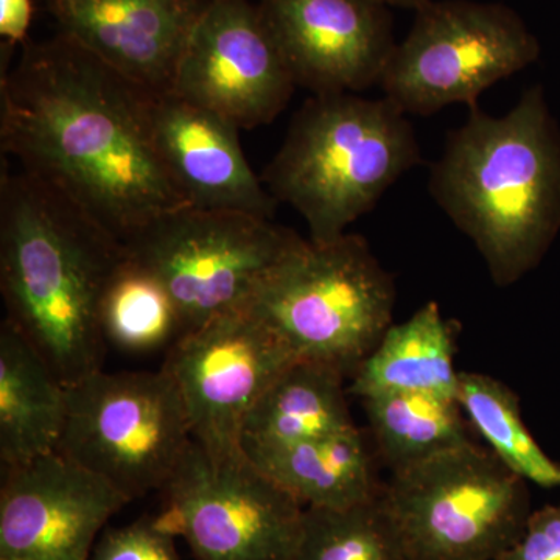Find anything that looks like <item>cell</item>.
I'll list each match as a JSON object with an SVG mask.
<instances>
[{
	"instance_id": "1",
	"label": "cell",
	"mask_w": 560,
	"mask_h": 560,
	"mask_svg": "<svg viewBox=\"0 0 560 560\" xmlns=\"http://www.w3.org/2000/svg\"><path fill=\"white\" fill-rule=\"evenodd\" d=\"M0 145L124 243L190 208L154 150L147 90L62 32L2 73Z\"/></svg>"
},
{
	"instance_id": "2",
	"label": "cell",
	"mask_w": 560,
	"mask_h": 560,
	"mask_svg": "<svg viewBox=\"0 0 560 560\" xmlns=\"http://www.w3.org/2000/svg\"><path fill=\"white\" fill-rule=\"evenodd\" d=\"M125 243L28 173L0 178L7 318L68 388L103 370L102 301Z\"/></svg>"
},
{
	"instance_id": "3",
	"label": "cell",
	"mask_w": 560,
	"mask_h": 560,
	"mask_svg": "<svg viewBox=\"0 0 560 560\" xmlns=\"http://www.w3.org/2000/svg\"><path fill=\"white\" fill-rule=\"evenodd\" d=\"M429 190L497 287L533 271L560 231V128L544 88L523 92L504 116L470 108L448 132Z\"/></svg>"
},
{
	"instance_id": "4",
	"label": "cell",
	"mask_w": 560,
	"mask_h": 560,
	"mask_svg": "<svg viewBox=\"0 0 560 560\" xmlns=\"http://www.w3.org/2000/svg\"><path fill=\"white\" fill-rule=\"evenodd\" d=\"M422 161L411 121L388 98L313 95L260 178L305 220L312 242L327 243Z\"/></svg>"
},
{
	"instance_id": "5",
	"label": "cell",
	"mask_w": 560,
	"mask_h": 560,
	"mask_svg": "<svg viewBox=\"0 0 560 560\" xmlns=\"http://www.w3.org/2000/svg\"><path fill=\"white\" fill-rule=\"evenodd\" d=\"M393 275L360 234L304 241L261 285L250 305L298 359L350 378L394 323Z\"/></svg>"
},
{
	"instance_id": "6",
	"label": "cell",
	"mask_w": 560,
	"mask_h": 560,
	"mask_svg": "<svg viewBox=\"0 0 560 560\" xmlns=\"http://www.w3.org/2000/svg\"><path fill=\"white\" fill-rule=\"evenodd\" d=\"M304 241L253 213L184 208L161 217L125 246L171 294L184 337L250 304Z\"/></svg>"
},
{
	"instance_id": "7",
	"label": "cell",
	"mask_w": 560,
	"mask_h": 560,
	"mask_svg": "<svg viewBox=\"0 0 560 560\" xmlns=\"http://www.w3.org/2000/svg\"><path fill=\"white\" fill-rule=\"evenodd\" d=\"M526 485L474 441L390 474L383 495L415 560H497L533 512Z\"/></svg>"
},
{
	"instance_id": "8",
	"label": "cell",
	"mask_w": 560,
	"mask_h": 560,
	"mask_svg": "<svg viewBox=\"0 0 560 560\" xmlns=\"http://www.w3.org/2000/svg\"><path fill=\"white\" fill-rule=\"evenodd\" d=\"M415 13L378 84L405 114L475 108L482 92L539 60V39L504 3L429 0Z\"/></svg>"
},
{
	"instance_id": "9",
	"label": "cell",
	"mask_w": 560,
	"mask_h": 560,
	"mask_svg": "<svg viewBox=\"0 0 560 560\" xmlns=\"http://www.w3.org/2000/svg\"><path fill=\"white\" fill-rule=\"evenodd\" d=\"M191 440L178 386L167 371H98L69 388L58 452L132 501L172 480Z\"/></svg>"
},
{
	"instance_id": "10",
	"label": "cell",
	"mask_w": 560,
	"mask_h": 560,
	"mask_svg": "<svg viewBox=\"0 0 560 560\" xmlns=\"http://www.w3.org/2000/svg\"><path fill=\"white\" fill-rule=\"evenodd\" d=\"M156 522L195 560H294L304 511L248 458L213 459L191 441Z\"/></svg>"
},
{
	"instance_id": "11",
	"label": "cell",
	"mask_w": 560,
	"mask_h": 560,
	"mask_svg": "<svg viewBox=\"0 0 560 560\" xmlns=\"http://www.w3.org/2000/svg\"><path fill=\"white\" fill-rule=\"evenodd\" d=\"M300 360L253 305L217 316L180 337L162 370L171 374L191 440L213 459L245 456L246 419L272 382Z\"/></svg>"
},
{
	"instance_id": "12",
	"label": "cell",
	"mask_w": 560,
	"mask_h": 560,
	"mask_svg": "<svg viewBox=\"0 0 560 560\" xmlns=\"http://www.w3.org/2000/svg\"><path fill=\"white\" fill-rule=\"evenodd\" d=\"M296 88L259 7L248 0H209L171 90L238 130H253L271 124Z\"/></svg>"
},
{
	"instance_id": "13",
	"label": "cell",
	"mask_w": 560,
	"mask_h": 560,
	"mask_svg": "<svg viewBox=\"0 0 560 560\" xmlns=\"http://www.w3.org/2000/svg\"><path fill=\"white\" fill-rule=\"evenodd\" d=\"M130 500L60 452L2 470L0 559L90 560Z\"/></svg>"
},
{
	"instance_id": "14",
	"label": "cell",
	"mask_w": 560,
	"mask_h": 560,
	"mask_svg": "<svg viewBox=\"0 0 560 560\" xmlns=\"http://www.w3.org/2000/svg\"><path fill=\"white\" fill-rule=\"evenodd\" d=\"M261 18L296 86L313 95L378 86L397 43L375 0H260Z\"/></svg>"
},
{
	"instance_id": "15",
	"label": "cell",
	"mask_w": 560,
	"mask_h": 560,
	"mask_svg": "<svg viewBox=\"0 0 560 560\" xmlns=\"http://www.w3.org/2000/svg\"><path fill=\"white\" fill-rule=\"evenodd\" d=\"M154 150L190 208L272 219L279 202L249 167L238 128L172 90L147 91Z\"/></svg>"
},
{
	"instance_id": "16",
	"label": "cell",
	"mask_w": 560,
	"mask_h": 560,
	"mask_svg": "<svg viewBox=\"0 0 560 560\" xmlns=\"http://www.w3.org/2000/svg\"><path fill=\"white\" fill-rule=\"evenodd\" d=\"M209 0H55L61 32L142 90H171Z\"/></svg>"
},
{
	"instance_id": "17",
	"label": "cell",
	"mask_w": 560,
	"mask_h": 560,
	"mask_svg": "<svg viewBox=\"0 0 560 560\" xmlns=\"http://www.w3.org/2000/svg\"><path fill=\"white\" fill-rule=\"evenodd\" d=\"M69 388L9 319L0 326L2 470L58 451Z\"/></svg>"
},
{
	"instance_id": "18",
	"label": "cell",
	"mask_w": 560,
	"mask_h": 560,
	"mask_svg": "<svg viewBox=\"0 0 560 560\" xmlns=\"http://www.w3.org/2000/svg\"><path fill=\"white\" fill-rule=\"evenodd\" d=\"M268 478L304 508H348L381 495L374 444L359 427L329 436L248 453Z\"/></svg>"
},
{
	"instance_id": "19",
	"label": "cell",
	"mask_w": 560,
	"mask_h": 560,
	"mask_svg": "<svg viewBox=\"0 0 560 560\" xmlns=\"http://www.w3.org/2000/svg\"><path fill=\"white\" fill-rule=\"evenodd\" d=\"M456 327L458 324L445 318L434 301L404 323L390 324L377 348L350 377L349 394L357 399L386 393L456 399Z\"/></svg>"
},
{
	"instance_id": "20",
	"label": "cell",
	"mask_w": 560,
	"mask_h": 560,
	"mask_svg": "<svg viewBox=\"0 0 560 560\" xmlns=\"http://www.w3.org/2000/svg\"><path fill=\"white\" fill-rule=\"evenodd\" d=\"M346 375L327 364L296 360L272 382L243 430L248 453L318 440L355 425L350 416Z\"/></svg>"
},
{
	"instance_id": "21",
	"label": "cell",
	"mask_w": 560,
	"mask_h": 560,
	"mask_svg": "<svg viewBox=\"0 0 560 560\" xmlns=\"http://www.w3.org/2000/svg\"><path fill=\"white\" fill-rule=\"evenodd\" d=\"M360 400L375 453L390 474L474 442L456 399L386 393Z\"/></svg>"
},
{
	"instance_id": "22",
	"label": "cell",
	"mask_w": 560,
	"mask_h": 560,
	"mask_svg": "<svg viewBox=\"0 0 560 560\" xmlns=\"http://www.w3.org/2000/svg\"><path fill=\"white\" fill-rule=\"evenodd\" d=\"M456 400L471 429L508 469L539 488H560V464L534 440L523 420L521 399L506 383L481 372L459 371Z\"/></svg>"
},
{
	"instance_id": "23",
	"label": "cell",
	"mask_w": 560,
	"mask_h": 560,
	"mask_svg": "<svg viewBox=\"0 0 560 560\" xmlns=\"http://www.w3.org/2000/svg\"><path fill=\"white\" fill-rule=\"evenodd\" d=\"M385 488V486H383ZM294 560H415L383 490L348 508H305Z\"/></svg>"
},
{
	"instance_id": "24",
	"label": "cell",
	"mask_w": 560,
	"mask_h": 560,
	"mask_svg": "<svg viewBox=\"0 0 560 560\" xmlns=\"http://www.w3.org/2000/svg\"><path fill=\"white\" fill-rule=\"evenodd\" d=\"M101 319L106 342L132 353L171 349L183 337L171 294L130 256L106 287Z\"/></svg>"
},
{
	"instance_id": "25",
	"label": "cell",
	"mask_w": 560,
	"mask_h": 560,
	"mask_svg": "<svg viewBox=\"0 0 560 560\" xmlns=\"http://www.w3.org/2000/svg\"><path fill=\"white\" fill-rule=\"evenodd\" d=\"M90 560H179L175 536L158 525L156 517H140L121 528H110L95 544Z\"/></svg>"
},
{
	"instance_id": "26",
	"label": "cell",
	"mask_w": 560,
	"mask_h": 560,
	"mask_svg": "<svg viewBox=\"0 0 560 560\" xmlns=\"http://www.w3.org/2000/svg\"><path fill=\"white\" fill-rule=\"evenodd\" d=\"M497 560H560V504L530 512L521 539Z\"/></svg>"
},
{
	"instance_id": "27",
	"label": "cell",
	"mask_w": 560,
	"mask_h": 560,
	"mask_svg": "<svg viewBox=\"0 0 560 560\" xmlns=\"http://www.w3.org/2000/svg\"><path fill=\"white\" fill-rule=\"evenodd\" d=\"M32 18V0H0V35L10 46L25 44Z\"/></svg>"
},
{
	"instance_id": "28",
	"label": "cell",
	"mask_w": 560,
	"mask_h": 560,
	"mask_svg": "<svg viewBox=\"0 0 560 560\" xmlns=\"http://www.w3.org/2000/svg\"><path fill=\"white\" fill-rule=\"evenodd\" d=\"M375 2L382 3V5L388 7V9H404L416 11L429 2V0H375Z\"/></svg>"
},
{
	"instance_id": "29",
	"label": "cell",
	"mask_w": 560,
	"mask_h": 560,
	"mask_svg": "<svg viewBox=\"0 0 560 560\" xmlns=\"http://www.w3.org/2000/svg\"><path fill=\"white\" fill-rule=\"evenodd\" d=\"M0 560H22V559H0Z\"/></svg>"
}]
</instances>
